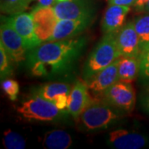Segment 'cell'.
Listing matches in <instances>:
<instances>
[{"label":"cell","instance_id":"277c9868","mask_svg":"<svg viewBox=\"0 0 149 149\" xmlns=\"http://www.w3.org/2000/svg\"><path fill=\"white\" fill-rule=\"evenodd\" d=\"M17 113L27 120L49 122L58 118L61 113L53 102L49 101L38 95L32 94V96L24 101L17 109Z\"/></svg>","mask_w":149,"mask_h":149},{"label":"cell","instance_id":"ffe728a7","mask_svg":"<svg viewBox=\"0 0 149 149\" xmlns=\"http://www.w3.org/2000/svg\"><path fill=\"white\" fill-rule=\"evenodd\" d=\"M33 0H1L2 13L15 15L25 12Z\"/></svg>","mask_w":149,"mask_h":149},{"label":"cell","instance_id":"7c38bea8","mask_svg":"<svg viewBox=\"0 0 149 149\" xmlns=\"http://www.w3.org/2000/svg\"><path fill=\"white\" fill-rule=\"evenodd\" d=\"M118 58L91 79L85 81L91 95L99 97L111 85L118 81Z\"/></svg>","mask_w":149,"mask_h":149},{"label":"cell","instance_id":"83f0119b","mask_svg":"<svg viewBox=\"0 0 149 149\" xmlns=\"http://www.w3.org/2000/svg\"><path fill=\"white\" fill-rule=\"evenodd\" d=\"M148 2V0H136L133 6L137 10H143L144 7Z\"/></svg>","mask_w":149,"mask_h":149},{"label":"cell","instance_id":"7402d4cb","mask_svg":"<svg viewBox=\"0 0 149 149\" xmlns=\"http://www.w3.org/2000/svg\"><path fill=\"white\" fill-rule=\"evenodd\" d=\"M11 61H13L11 60L8 52H6L3 45L0 42V75H1V80H4L12 74L13 69H12L10 64Z\"/></svg>","mask_w":149,"mask_h":149},{"label":"cell","instance_id":"6da1fadb","mask_svg":"<svg viewBox=\"0 0 149 149\" xmlns=\"http://www.w3.org/2000/svg\"><path fill=\"white\" fill-rule=\"evenodd\" d=\"M85 45L83 37L45 42L29 50L27 66L35 76H48L69 70Z\"/></svg>","mask_w":149,"mask_h":149},{"label":"cell","instance_id":"4fadbf2b","mask_svg":"<svg viewBox=\"0 0 149 149\" xmlns=\"http://www.w3.org/2000/svg\"><path fill=\"white\" fill-rule=\"evenodd\" d=\"M91 18L59 19L47 42L66 40L76 37L89 26Z\"/></svg>","mask_w":149,"mask_h":149},{"label":"cell","instance_id":"8992f818","mask_svg":"<svg viewBox=\"0 0 149 149\" xmlns=\"http://www.w3.org/2000/svg\"><path fill=\"white\" fill-rule=\"evenodd\" d=\"M102 98L113 107L125 112H131L134 108L136 95L129 82L117 81L104 92Z\"/></svg>","mask_w":149,"mask_h":149},{"label":"cell","instance_id":"603a6c76","mask_svg":"<svg viewBox=\"0 0 149 149\" xmlns=\"http://www.w3.org/2000/svg\"><path fill=\"white\" fill-rule=\"evenodd\" d=\"M2 89L6 95L12 101H15L19 94V85L15 80L4 79L1 82Z\"/></svg>","mask_w":149,"mask_h":149},{"label":"cell","instance_id":"f1b7e54d","mask_svg":"<svg viewBox=\"0 0 149 149\" xmlns=\"http://www.w3.org/2000/svg\"><path fill=\"white\" fill-rule=\"evenodd\" d=\"M143 10L147 11L148 13H149V0H148V3H146V5H145V7H144Z\"/></svg>","mask_w":149,"mask_h":149},{"label":"cell","instance_id":"484cf974","mask_svg":"<svg viewBox=\"0 0 149 149\" xmlns=\"http://www.w3.org/2000/svg\"><path fill=\"white\" fill-rule=\"evenodd\" d=\"M37 1V6H43V7H53L55 3L57 2L56 0H36Z\"/></svg>","mask_w":149,"mask_h":149},{"label":"cell","instance_id":"52a82bcc","mask_svg":"<svg viewBox=\"0 0 149 149\" xmlns=\"http://www.w3.org/2000/svg\"><path fill=\"white\" fill-rule=\"evenodd\" d=\"M31 14L34 22L35 32L40 42L42 43L47 42L59 20L54 13L53 8L37 6Z\"/></svg>","mask_w":149,"mask_h":149},{"label":"cell","instance_id":"d6986e66","mask_svg":"<svg viewBox=\"0 0 149 149\" xmlns=\"http://www.w3.org/2000/svg\"><path fill=\"white\" fill-rule=\"evenodd\" d=\"M133 22L139 36V47L142 53L149 47V14L138 17Z\"/></svg>","mask_w":149,"mask_h":149},{"label":"cell","instance_id":"4316f807","mask_svg":"<svg viewBox=\"0 0 149 149\" xmlns=\"http://www.w3.org/2000/svg\"><path fill=\"white\" fill-rule=\"evenodd\" d=\"M142 101H143V106L144 109L149 113V90L145 93L143 98L142 99Z\"/></svg>","mask_w":149,"mask_h":149},{"label":"cell","instance_id":"cb8c5ba5","mask_svg":"<svg viewBox=\"0 0 149 149\" xmlns=\"http://www.w3.org/2000/svg\"><path fill=\"white\" fill-rule=\"evenodd\" d=\"M139 76L143 82L149 83V47L141 53Z\"/></svg>","mask_w":149,"mask_h":149},{"label":"cell","instance_id":"ac0fdd59","mask_svg":"<svg viewBox=\"0 0 149 149\" xmlns=\"http://www.w3.org/2000/svg\"><path fill=\"white\" fill-rule=\"evenodd\" d=\"M71 90L70 85L63 83V82H53V83H48L42 85V87L37 89L33 94L38 95L44 99L47 100L49 101L54 102L55 100L60 95H70V92Z\"/></svg>","mask_w":149,"mask_h":149},{"label":"cell","instance_id":"2e32d148","mask_svg":"<svg viewBox=\"0 0 149 149\" xmlns=\"http://www.w3.org/2000/svg\"><path fill=\"white\" fill-rule=\"evenodd\" d=\"M141 55L133 56H120L118 58V80L129 82L135 80L139 74Z\"/></svg>","mask_w":149,"mask_h":149},{"label":"cell","instance_id":"8fae6325","mask_svg":"<svg viewBox=\"0 0 149 149\" xmlns=\"http://www.w3.org/2000/svg\"><path fill=\"white\" fill-rule=\"evenodd\" d=\"M118 53L120 56H133L141 55L139 39L134 27V22H130L123 26L115 35Z\"/></svg>","mask_w":149,"mask_h":149},{"label":"cell","instance_id":"30bf717a","mask_svg":"<svg viewBox=\"0 0 149 149\" xmlns=\"http://www.w3.org/2000/svg\"><path fill=\"white\" fill-rule=\"evenodd\" d=\"M52 8L58 19H83L92 16V8L86 0L56 2Z\"/></svg>","mask_w":149,"mask_h":149},{"label":"cell","instance_id":"f546056e","mask_svg":"<svg viewBox=\"0 0 149 149\" xmlns=\"http://www.w3.org/2000/svg\"><path fill=\"white\" fill-rule=\"evenodd\" d=\"M57 2H61V1H66V0H56Z\"/></svg>","mask_w":149,"mask_h":149},{"label":"cell","instance_id":"d4e9b609","mask_svg":"<svg viewBox=\"0 0 149 149\" xmlns=\"http://www.w3.org/2000/svg\"><path fill=\"white\" fill-rule=\"evenodd\" d=\"M110 5L130 6L134 5L136 0H108Z\"/></svg>","mask_w":149,"mask_h":149},{"label":"cell","instance_id":"e0dca14e","mask_svg":"<svg viewBox=\"0 0 149 149\" xmlns=\"http://www.w3.org/2000/svg\"><path fill=\"white\" fill-rule=\"evenodd\" d=\"M73 143L70 134L61 129H54L44 135L42 145L48 149H68Z\"/></svg>","mask_w":149,"mask_h":149},{"label":"cell","instance_id":"9c48e42d","mask_svg":"<svg viewBox=\"0 0 149 149\" xmlns=\"http://www.w3.org/2000/svg\"><path fill=\"white\" fill-rule=\"evenodd\" d=\"M8 18L12 26L22 37L27 51L36 47L42 43L35 32L34 22L31 13L23 12L13 15Z\"/></svg>","mask_w":149,"mask_h":149},{"label":"cell","instance_id":"5b68a950","mask_svg":"<svg viewBox=\"0 0 149 149\" xmlns=\"http://www.w3.org/2000/svg\"><path fill=\"white\" fill-rule=\"evenodd\" d=\"M0 42L3 45L11 60L14 62H21L27 60V48L22 37L12 26L8 17H1Z\"/></svg>","mask_w":149,"mask_h":149},{"label":"cell","instance_id":"7a4b0ae2","mask_svg":"<svg viewBox=\"0 0 149 149\" xmlns=\"http://www.w3.org/2000/svg\"><path fill=\"white\" fill-rule=\"evenodd\" d=\"M122 110L113 107L103 98L92 96L91 101L76 118L79 128L84 131H95L109 128L120 120Z\"/></svg>","mask_w":149,"mask_h":149},{"label":"cell","instance_id":"9a60e30c","mask_svg":"<svg viewBox=\"0 0 149 149\" xmlns=\"http://www.w3.org/2000/svg\"><path fill=\"white\" fill-rule=\"evenodd\" d=\"M129 11L130 8L128 6H109L105 11L102 20V29L104 32L115 33L120 30Z\"/></svg>","mask_w":149,"mask_h":149},{"label":"cell","instance_id":"44dd1931","mask_svg":"<svg viewBox=\"0 0 149 149\" xmlns=\"http://www.w3.org/2000/svg\"><path fill=\"white\" fill-rule=\"evenodd\" d=\"M3 143L7 149H23L26 147V141L23 137L11 129L4 132Z\"/></svg>","mask_w":149,"mask_h":149},{"label":"cell","instance_id":"5bb4252c","mask_svg":"<svg viewBox=\"0 0 149 149\" xmlns=\"http://www.w3.org/2000/svg\"><path fill=\"white\" fill-rule=\"evenodd\" d=\"M92 95L89 91L87 84L84 81H77L71 88L69 95L67 110L74 118L78 117L81 112L91 101Z\"/></svg>","mask_w":149,"mask_h":149},{"label":"cell","instance_id":"ba28073f","mask_svg":"<svg viewBox=\"0 0 149 149\" xmlns=\"http://www.w3.org/2000/svg\"><path fill=\"white\" fill-rule=\"evenodd\" d=\"M148 143V139L144 134L123 128L112 131L107 138L108 145L117 149H139Z\"/></svg>","mask_w":149,"mask_h":149},{"label":"cell","instance_id":"3957f363","mask_svg":"<svg viewBox=\"0 0 149 149\" xmlns=\"http://www.w3.org/2000/svg\"><path fill=\"white\" fill-rule=\"evenodd\" d=\"M119 57L115 34L106 33L87 59L83 70L84 80L91 79Z\"/></svg>","mask_w":149,"mask_h":149}]
</instances>
